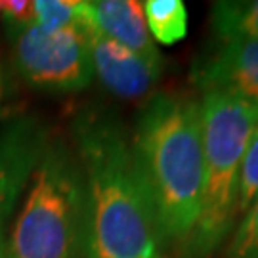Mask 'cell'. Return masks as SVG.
I'll return each mask as SVG.
<instances>
[{
	"label": "cell",
	"mask_w": 258,
	"mask_h": 258,
	"mask_svg": "<svg viewBox=\"0 0 258 258\" xmlns=\"http://www.w3.org/2000/svg\"><path fill=\"white\" fill-rule=\"evenodd\" d=\"M149 35L161 44H176L187 33V8L182 0H146L142 2Z\"/></svg>",
	"instance_id": "cell-11"
},
{
	"label": "cell",
	"mask_w": 258,
	"mask_h": 258,
	"mask_svg": "<svg viewBox=\"0 0 258 258\" xmlns=\"http://www.w3.org/2000/svg\"><path fill=\"white\" fill-rule=\"evenodd\" d=\"M128 136L166 249L180 250L201 201V103L182 92H153L140 105Z\"/></svg>",
	"instance_id": "cell-2"
},
{
	"label": "cell",
	"mask_w": 258,
	"mask_h": 258,
	"mask_svg": "<svg viewBox=\"0 0 258 258\" xmlns=\"http://www.w3.org/2000/svg\"><path fill=\"white\" fill-rule=\"evenodd\" d=\"M203 184L199 214L180 258H212L233 233L237 187L245 149L258 126V113L226 94L201 96Z\"/></svg>",
	"instance_id": "cell-4"
},
{
	"label": "cell",
	"mask_w": 258,
	"mask_h": 258,
	"mask_svg": "<svg viewBox=\"0 0 258 258\" xmlns=\"http://www.w3.org/2000/svg\"><path fill=\"white\" fill-rule=\"evenodd\" d=\"M4 103H6V83H4V73H2V67H0V119H2V113H4Z\"/></svg>",
	"instance_id": "cell-15"
},
{
	"label": "cell",
	"mask_w": 258,
	"mask_h": 258,
	"mask_svg": "<svg viewBox=\"0 0 258 258\" xmlns=\"http://www.w3.org/2000/svg\"><path fill=\"white\" fill-rule=\"evenodd\" d=\"M33 21L46 31L77 27L83 21V2L77 0H35Z\"/></svg>",
	"instance_id": "cell-12"
},
{
	"label": "cell",
	"mask_w": 258,
	"mask_h": 258,
	"mask_svg": "<svg viewBox=\"0 0 258 258\" xmlns=\"http://www.w3.org/2000/svg\"><path fill=\"white\" fill-rule=\"evenodd\" d=\"M226 258H258V201L235 224L226 243Z\"/></svg>",
	"instance_id": "cell-14"
},
{
	"label": "cell",
	"mask_w": 258,
	"mask_h": 258,
	"mask_svg": "<svg viewBox=\"0 0 258 258\" xmlns=\"http://www.w3.org/2000/svg\"><path fill=\"white\" fill-rule=\"evenodd\" d=\"M84 19L102 35L128 48L155 67L163 69V57L149 35L142 2L134 0H90L83 2Z\"/></svg>",
	"instance_id": "cell-9"
},
{
	"label": "cell",
	"mask_w": 258,
	"mask_h": 258,
	"mask_svg": "<svg viewBox=\"0 0 258 258\" xmlns=\"http://www.w3.org/2000/svg\"><path fill=\"white\" fill-rule=\"evenodd\" d=\"M191 81L201 94H226L258 113V40L216 38L195 59Z\"/></svg>",
	"instance_id": "cell-7"
},
{
	"label": "cell",
	"mask_w": 258,
	"mask_h": 258,
	"mask_svg": "<svg viewBox=\"0 0 258 258\" xmlns=\"http://www.w3.org/2000/svg\"><path fill=\"white\" fill-rule=\"evenodd\" d=\"M83 27L88 40L94 77H98L113 96L122 100H138L148 96L163 69L102 35L84 19V16Z\"/></svg>",
	"instance_id": "cell-8"
},
{
	"label": "cell",
	"mask_w": 258,
	"mask_h": 258,
	"mask_svg": "<svg viewBox=\"0 0 258 258\" xmlns=\"http://www.w3.org/2000/svg\"><path fill=\"white\" fill-rule=\"evenodd\" d=\"M46 140L48 132L33 117H19L0 130V258Z\"/></svg>",
	"instance_id": "cell-6"
},
{
	"label": "cell",
	"mask_w": 258,
	"mask_h": 258,
	"mask_svg": "<svg viewBox=\"0 0 258 258\" xmlns=\"http://www.w3.org/2000/svg\"><path fill=\"white\" fill-rule=\"evenodd\" d=\"M71 146L84 176L83 258H166L124 122L86 107L71 122Z\"/></svg>",
	"instance_id": "cell-1"
},
{
	"label": "cell",
	"mask_w": 258,
	"mask_h": 258,
	"mask_svg": "<svg viewBox=\"0 0 258 258\" xmlns=\"http://www.w3.org/2000/svg\"><path fill=\"white\" fill-rule=\"evenodd\" d=\"M216 38L258 40V0H220L211 6Z\"/></svg>",
	"instance_id": "cell-10"
},
{
	"label": "cell",
	"mask_w": 258,
	"mask_h": 258,
	"mask_svg": "<svg viewBox=\"0 0 258 258\" xmlns=\"http://www.w3.org/2000/svg\"><path fill=\"white\" fill-rule=\"evenodd\" d=\"M256 201H258V126L252 132L249 144H247V149H245L243 161H241L239 187H237V207H235L237 222L241 220V216L249 211Z\"/></svg>",
	"instance_id": "cell-13"
},
{
	"label": "cell",
	"mask_w": 258,
	"mask_h": 258,
	"mask_svg": "<svg viewBox=\"0 0 258 258\" xmlns=\"http://www.w3.org/2000/svg\"><path fill=\"white\" fill-rule=\"evenodd\" d=\"M84 176L73 146L50 138L12 220L4 258H83Z\"/></svg>",
	"instance_id": "cell-3"
},
{
	"label": "cell",
	"mask_w": 258,
	"mask_h": 258,
	"mask_svg": "<svg viewBox=\"0 0 258 258\" xmlns=\"http://www.w3.org/2000/svg\"><path fill=\"white\" fill-rule=\"evenodd\" d=\"M18 73L33 88L75 94L94 81L83 21L77 27L46 31L35 21L2 19Z\"/></svg>",
	"instance_id": "cell-5"
}]
</instances>
